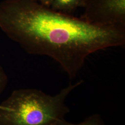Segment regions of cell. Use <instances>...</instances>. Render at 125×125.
<instances>
[{
	"label": "cell",
	"mask_w": 125,
	"mask_h": 125,
	"mask_svg": "<svg viewBox=\"0 0 125 125\" xmlns=\"http://www.w3.org/2000/svg\"><path fill=\"white\" fill-rule=\"evenodd\" d=\"M53 125H106L101 116L98 114H94L86 118L79 124H73L67 122L64 119L57 121Z\"/></svg>",
	"instance_id": "cell-5"
},
{
	"label": "cell",
	"mask_w": 125,
	"mask_h": 125,
	"mask_svg": "<svg viewBox=\"0 0 125 125\" xmlns=\"http://www.w3.org/2000/svg\"><path fill=\"white\" fill-rule=\"evenodd\" d=\"M81 17L100 27L125 29V0H84Z\"/></svg>",
	"instance_id": "cell-3"
},
{
	"label": "cell",
	"mask_w": 125,
	"mask_h": 125,
	"mask_svg": "<svg viewBox=\"0 0 125 125\" xmlns=\"http://www.w3.org/2000/svg\"><path fill=\"white\" fill-rule=\"evenodd\" d=\"M50 8L55 11L67 14L83 7L84 0H50Z\"/></svg>",
	"instance_id": "cell-4"
},
{
	"label": "cell",
	"mask_w": 125,
	"mask_h": 125,
	"mask_svg": "<svg viewBox=\"0 0 125 125\" xmlns=\"http://www.w3.org/2000/svg\"><path fill=\"white\" fill-rule=\"evenodd\" d=\"M83 82L70 84L54 96L34 89L14 90L0 104V125H53L70 112L65 99Z\"/></svg>",
	"instance_id": "cell-2"
},
{
	"label": "cell",
	"mask_w": 125,
	"mask_h": 125,
	"mask_svg": "<svg viewBox=\"0 0 125 125\" xmlns=\"http://www.w3.org/2000/svg\"><path fill=\"white\" fill-rule=\"evenodd\" d=\"M0 29L27 53L52 58L71 80L90 54L125 45V29L95 26L35 0L1 2Z\"/></svg>",
	"instance_id": "cell-1"
},
{
	"label": "cell",
	"mask_w": 125,
	"mask_h": 125,
	"mask_svg": "<svg viewBox=\"0 0 125 125\" xmlns=\"http://www.w3.org/2000/svg\"><path fill=\"white\" fill-rule=\"evenodd\" d=\"M8 76L4 69L0 65V96L8 85Z\"/></svg>",
	"instance_id": "cell-6"
},
{
	"label": "cell",
	"mask_w": 125,
	"mask_h": 125,
	"mask_svg": "<svg viewBox=\"0 0 125 125\" xmlns=\"http://www.w3.org/2000/svg\"><path fill=\"white\" fill-rule=\"evenodd\" d=\"M35 0L40 2L41 4L43 5L46 7H50V0Z\"/></svg>",
	"instance_id": "cell-7"
}]
</instances>
